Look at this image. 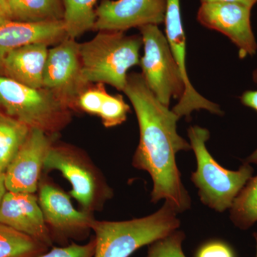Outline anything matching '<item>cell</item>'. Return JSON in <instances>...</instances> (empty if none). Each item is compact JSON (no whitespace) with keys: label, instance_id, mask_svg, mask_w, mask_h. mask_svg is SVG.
Returning a JSON list of instances; mask_svg holds the SVG:
<instances>
[{"label":"cell","instance_id":"cell-1","mask_svg":"<svg viewBox=\"0 0 257 257\" xmlns=\"http://www.w3.org/2000/svg\"><path fill=\"white\" fill-rule=\"evenodd\" d=\"M124 92L133 104L140 126V144L133 166L151 176L152 202L165 199L177 213L187 211L191 198L181 179L176 155L192 147L177 133L180 118L155 97L141 74H128Z\"/></svg>","mask_w":257,"mask_h":257},{"label":"cell","instance_id":"cell-2","mask_svg":"<svg viewBox=\"0 0 257 257\" xmlns=\"http://www.w3.org/2000/svg\"><path fill=\"white\" fill-rule=\"evenodd\" d=\"M141 35L99 31L89 41L79 44L82 74L89 84L102 83L124 92L128 72L140 64Z\"/></svg>","mask_w":257,"mask_h":257},{"label":"cell","instance_id":"cell-3","mask_svg":"<svg viewBox=\"0 0 257 257\" xmlns=\"http://www.w3.org/2000/svg\"><path fill=\"white\" fill-rule=\"evenodd\" d=\"M169 201L151 215L121 221H93L95 234L93 257H130L144 246L151 244L177 230L180 221Z\"/></svg>","mask_w":257,"mask_h":257},{"label":"cell","instance_id":"cell-4","mask_svg":"<svg viewBox=\"0 0 257 257\" xmlns=\"http://www.w3.org/2000/svg\"><path fill=\"white\" fill-rule=\"evenodd\" d=\"M188 136L197 162L192 180L197 187L201 201L219 212L230 209L235 198L252 177L253 169L247 162L237 171L226 170L219 165L206 146L210 138L207 128L190 126Z\"/></svg>","mask_w":257,"mask_h":257},{"label":"cell","instance_id":"cell-5","mask_svg":"<svg viewBox=\"0 0 257 257\" xmlns=\"http://www.w3.org/2000/svg\"><path fill=\"white\" fill-rule=\"evenodd\" d=\"M0 106L6 114L47 135H55L70 119V112L48 89L32 88L0 75Z\"/></svg>","mask_w":257,"mask_h":257},{"label":"cell","instance_id":"cell-6","mask_svg":"<svg viewBox=\"0 0 257 257\" xmlns=\"http://www.w3.org/2000/svg\"><path fill=\"white\" fill-rule=\"evenodd\" d=\"M139 30L144 47V55L140 58L141 74L155 97L170 107L171 100H179L185 91L170 44L158 25H146Z\"/></svg>","mask_w":257,"mask_h":257},{"label":"cell","instance_id":"cell-7","mask_svg":"<svg viewBox=\"0 0 257 257\" xmlns=\"http://www.w3.org/2000/svg\"><path fill=\"white\" fill-rule=\"evenodd\" d=\"M89 84L83 76L79 44L74 39L67 37L49 50L43 87L53 93L64 105L69 109L77 108L79 96Z\"/></svg>","mask_w":257,"mask_h":257},{"label":"cell","instance_id":"cell-8","mask_svg":"<svg viewBox=\"0 0 257 257\" xmlns=\"http://www.w3.org/2000/svg\"><path fill=\"white\" fill-rule=\"evenodd\" d=\"M252 8L229 3H202L197 19L202 26L227 37L237 47L240 59L256 53L257 43L251 23Z\"/></svg>","mask_w":257,"mask_h":257},{"label":"cell","instance_id":"cell-9","mask_svg":"<svg viewBox=\"0 0 257 257\" xmlns=\"http://www.w3.org/2000/svg\"><path fill=\"white\" fill-rule=\"evenodd\" d=\"M44 170L60 171L72 185L71 196L87 212L90 213L95 207L96 199H105L111 195L108 187L96 179V172L87 161L70 149L52 145Z\"/></svg>","mask_w":257,"mask_h":257},{"label":"cell","instance_id":"cell-10","mask_svg":"<svg viewBox=\"0 0 257 257\" xmlns=\"http://www.w3.org/2000/svg\"><path fill=\"white\" fill-rule=\"evenodd\" d=\"M165 35L171 51L183 79L184 95L172 110L179 118L189 119L193 111L204 109L213 114L222 115L220 106L201 95L189 80L186 67V35L181 15L180 0H167L165 19Z\"/></svg>","mask_w":257,"mask_h":257},{"label":"cell","instance_id":"cell-11","mask_svg":"<svg viewBox=\"0 0 257 257\" xmlns=\"http://www.w3.org/2000/svg\"><path fill=\"white\" fill-rule=\"evenodd\" d=\"M39 204L53 241L82 239L91 229L94 218L90 213L77 210L63 191L47 183H39Z\"/></svg>","mask_w":257,"mask_h":257},{"label":"cell","instance_id":"cell-12","mask_svg":"<svg viewBox=\"0 0 257 257\" xmlns=\"http://www.w3.org/2000/svg\"><path fill=\"white\" fill-rule=\"evenodd\" d=\"M167 0H103L95 10L96 31L123 32L165 23Z\"/></svg>","mask_w":257,"mask_h":257},{"label":"cell","instance_id":"cell-13","mask_svg":"<svg viewBox=\"0 0 257 257\" xmlns=\"http://www.w3.org/2000/svg\"><path fill=\"white\" fill-rule=\"evenodd\" d=\"M52 145L48 135L41 130L31 128L28 138L5 171L7 190L35 194Z\"/></svg>","mask_w":257,"mask_h":257},{"label":"cell","instance_id":"cell-14","mask_svg":"<svg viewBox=\"0 0 257 257\" xmlns=\"http://www.w3.org/2000/svg\"><path fill=\"white\" fill-rule=\"evenodd\" d=\"M0 223L51 247L50 229L35 194L7 191L0 203Z\"/></svg>","mask_w":257,"mask_h":257},{"label":"cell","instance_id":"cell-15","mask_svg":"<svg viewBox=\"0 0 257 257\" xmlns=\"http://www.w3.org/2000/svg\"><path fill=\"white\" fill-rule=\"evenodd\" d=\"M63 21L25 23L10 20L0 24V70L12 51L30 44H58L67 38Z\"/></svg>","mask_w":257,"mask_h":257},{"label":"cell","instance_id":"cell-16","mask_svg":"<svg viewBox=\"0 0 257 257\" xmlns=\"http://www.w3.org/2000/svg\"><path fill=\"white\" fill-rule=\"evenodd\" d=\"M43 43L30 44L12 51L3 61L5 77L36 89L43 87V74L49 50Z\"/></svg>","mask_w":257,"mask_h":257},{"label":"cell","instance_id":"cell-17","mask_svg":"<svg viewBox=\"0 0 257 257\" xmlns=\"http://www.w3.org/2000/svg\"><path fill=\"white\" fill-rule=\"evenodd\" d=\"M13 18L25 23L63 21L62 0H8Z\"/></svg>","mask_w":257,"mask_h":257},{"label":"cell","instance_id":"cell-18","mask_svg":"<svg viewBox=\"0 0 257 257\" xmlns=\"http://www.w3.org/2000/svg\"><path fill=\"white\" fill-rule=\"evenodd\" d=\"M30 130L22 121L0 112V175H5Z\"/></svg>","mask_w":257,"mask_h":257},{"label":"cell","instance_id":"cell-19","mask_svg":"<svg viewBox=\"0 0 257 257\" xmlns=\"http://www.w3.org/2000/svg\"><path fill=\"white\" fill-rule=\"evenodd\" d=\"M48 248L31 236L0 223V257H39Z\"/></svg>","mask_w":257,"mask_h":257},{"label":"cell","instance_id":"cell-20","mask_svg":"<svg viewBox=\"0 0 257 257\" xmlns=\"http://www.w3.org/2000/svg\"><path fill=\"white\" fill-rule=\"evenodd\" d=\"M97 0H62L64 6L63 23L69 38H77L84 32L93 30L96 21Z\"/></svg>","mask_w":257,"mask_h":257},{"label":"cell","instance_id":"cell-21","mask_svg":"<svg viewBox=\"0 0 257 257\" xmlns=\"http://www.w3.org/2000/svg\"><path fill=\"white\" fill-rule=\"evenodd\" d=\"M230 218L239 229H249L257 221V176L251 177L235 198Z\"/></svg>","mask_w":257,"mask_h":257},{"label":"cell","instance_id":"cell-22","mask_svg":"<svg viewBox=\"0 0 257 257\" xmlns=\"http://www.w3.org/2000/svg\"><path fill=\"white\" fill-rule=\"evenodd\" d=\"M130 111V106L119 94H107L101 105L99 116L106 128L114 127L124 122Z\"/></svg>","mask_w":257,"mask_h":257},{"label":"cell","instance_id":"cell-23","mask_svg":"<svg viewBox=\"0 0 257 257\" xmlns=\"http://www.w3.org/2000/svg\"><path fill=\"white\" fill-rule=\"evenodd\" d=\"M184 239L183 231L176 230L149 245L146 257H186L182 250Z\"/></svg>","mask_w":257,"mask_h":257},{"label":"cell","instance_id":"cell-24","mask_svg":"<svg viewBox=\"0 0 257 257\" xmlns=\"http://www.w3.org/2000/svg\"><path fill=\"white\" fill-rule=\"evenodd\" d=\"M108 93L104 84L97 83L94 87H89L81 94L77 101V108L88 114L99 116L101 105Z\"/></svg>","mask_w":257,"mask_h":257},{"label":"cell","instance_id":"cell-25","mask_svg":"<svg viewBox=\"0 0 257 257\" xmlns=\"http://www.w3.org/2000/svg\"><path fill=\"white\" fill-rule=\"evenodd\" d=\"M95 251V239H91L86 244L71 243L67 246L54 247L39 257H93Z\"/></svg>","mask_w":257,"mask_h":257},{"label":"cell","instance_id":"cell-26","mask_svg":"<svg viewBox=\"0 0 257 257\" xmlns=\"http://www.w3.org/2000/svg\"><path fill=\"white\" fill-rule=\"evenodd\" d=\"M197 257H235L231 248L221 241H211L204 245Z\"/></svg>","mask_w":257,"mask_h":257},{"label":"cell","instance_id":"cell-27","mask_svg":"<svg viewBox=\"0 0 257 257\" xmlns=\"http://www.w3.org/2000/svg\"><path fill=\"white\" fill-rule=\"evenodd\" d=\"M253 82L257 84V68L253 70L252 73ZM241 104L243 105L251 108L253 110L257 111V89L256 90H247L242 93L239 97ZM247 163H253L257 165V149L248 157L246 162Z\"/></svg>","mask_w":257,"mask_h":257},{"label":"cell","instance_id":"cell-28","mask_svg":"<svg viewBox=\"0 0 257 257\" xmlns=\"http://www.w3.org/2000/svg\"><path fill=\"white\" fill-rule=\"evenodd\" d=\"M14 20L8 0H0V24Z\"/></svg>","mask_w":257,"mask_h":257},{"label":"cell","instance_id":"cell-29","mask_svg":"<svg viewBox=\"0 0 257 257\" xmlns=\"http://www.w3.org/2000/svg\"><path fill=\"white\" fill-rule=\"evenodd\" d=\"M201 4L202 3H236L244 5V6L249 7L253 8L255 5L257 4V0H200Z\"/></svg>","mask_w":257,"mask_h":257},{"label":"cell","instance_id":"cell-30","mask_svg":"<svg viewBox=\"0 0 257 257\" xmlns=\"http://www.w3.org/2000/svg\"><path fill=\"white\" fill-rule=\"evenodd\" d=\"M6 187L5 184V176L4 175H0V203L2 202L3 197H4L5 193L7 192Z\"/></svg>","mask_w":257,"mask_h":257},{"label":"cell","instance_id":"cell-31","mask_svg":"<svg viewBox=\"0 0 257 257\" xmlns=\"http://www.w3.org/2000/svg\"><path fill=\"white\" fill-rule=\"evenodd\" d=\"M253 237H254L255 241H256V257H257V233H254V234H253Z\"/></svg>","mask_w":257,"mask_h":257}]
</instances>
